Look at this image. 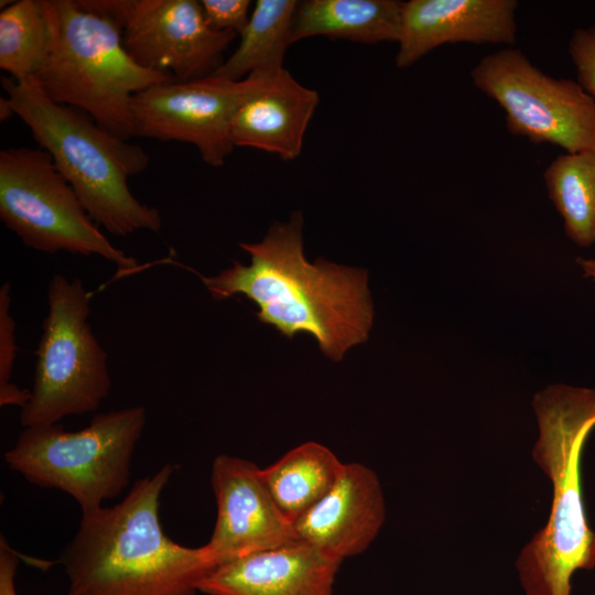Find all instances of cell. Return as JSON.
Listing matches in <instances>:
<instances>
[{
    "label": "cell",
    "instance_id": "6da1fadb",
    "mask_svg": "<svg viewBox=\"0 0 595 595\" xmlns=\"http://www.w3.org/2000/svg\"><path fill=\"white\" fill-rule=\"evenodd\" d=\"M302 225L300 213L289 223L273 224L260 242L239 244L251 257L248 266L234 261L219 274L201 279L215 300L241 294L259 307L261 323L289 338L310 334L326 356L340 360L368 338L374 317L368 274L321 258L309 262Z\"/></svg>",
    "mask_w": 595,
    "mask_h": 595
},
{
    "label": "cell",
    "instance_id": "7a4b0ae2",
    "mask_svg": "<svg viewBox=\"0 0 595 595\" xmlns=\"http://www.w3.org/2000/svg\"><path fill=\"white\" fill-rule=\"evenodd\" d=\"M174 473L165 464L137 480L118 504L82 512L61 555L67 595H197L215 567L204 545L170 539L160 522L162 493Z\"/></svg>",
    "mask_w": 595,
    "mask_h": 595
},
{
    "label": "cell",
    "instance_id": "3957f363",
    "mask_svg": "<svg viewBox=\"0 0 595 595\" xmlns=\"http://www.w3.org/2000/svg\"><path fill=\"white\" fill-rule=\"evenodd\" d=\"M539 435L532 450L551 480L553 498L545 526L516 561L526 595H571L577 570L595 567V533L584 508L581 458L595 428V390L551 385L533 399Z\"/></svg>",
    "mask_w": 595,
    "mask_h": 595
},
{
    "label": "cell",
    "instance_id": "277c9868",
    "mask_svg": "<svg viewBox=\"0 0 595 595\" xmlns=\"http://www.w3.org/2000/svg\"><path fill=\"white\" fill-rule=\"evenodd\" d=\"M8 99L39 148L53 159L90 218L119 237L159 232V210L141 203L128 178L149 165L145 151L99 127L87 113L46 96L34 77H1Z\"/></svg>",
    "mask_w": 595,
    "mask_h": 595
},
{
    "label": "cell",
    "instance_id": "5b68a950",
    "mask_svg": "<svg viewBox=\"0 0 595 595\" xmlns=\"http://www.w3.org/2000/svg\"><path fill=\"white\" fill-rule=\"evenodd\" d=\"M45 6L52 45L35 80L53 101L87 113L120 139L133 137L134 95L174 79L139 65L109 18L77 0H45Z\"/></svg>",
    "mask_w": 595,
    "mask_h": 595
},
{
    "label": "cell",
    "instance_id": "8992f818",
    "mask_svg": "<svg viewBox=\"0 0 595 595\" xmlns=\"http://www.w3.org/2000/svg\"><path fill=\"white\" fill-rule=\"evenodd\" d=\"M147 424L143 405L96 414L77 431L61 424L24 428L4 462L29 483L68 494L82 512L104 506L129 485L131 462Z\"/></svg>",
    "mask_w": 595,
    "mask_h": 595
},
{
    "label": "cell",
    "instance_id": "52a82bcc",
    "mask_svg": "<svg viewBox=\"0 0 595 595\" xmlns=\"http://www.w3.org/2000/svg\"><path fill=\"white\" fill-rule=\"evenodd\" d=\"M90 299L79 278L56 273L50 279L33 388L21 408L23 428L94 412L109 396L107 353L88 322Z\"/></svg>",
    "mask_w": 595,
    "mask_h": 595
},
{
    "label": "cell",
    "instance_id": "ba28073f",
    "mask_svg": "<svg viewBox=\"0 0 595 595\" xmlns=\"http://www.w3.org/2000/svg\"><path fill=\"white\" fill-rule=\"evenodd\" d=\"M0 219L33 250L98 256L112 262L119 274L138 268L133 257L99 230L41 148L10 147L0 152Z\"/></svg>",
    "mask_w": 595,
    "mask_h": 595
},
{
    "label": "cell",
    "instance_id": "9c48e42d",
    "mask_svg": "<svg viewBox=\"0 0 595 595\" xmlns=\"http://www.w3.org/2000/svg\"><path fill=\"white\" fill-rule=\"evenodd\" d=\"M470 77L505 110L511 134L567 153L595 148V99L578 83L544 74L517 48L486 55Z\"/></svg>",
    "mask_w": 595,
    "mask_h": 595
},
{
    "label": "cell",
    "instance_id": "30bf717a",
    "mask_svg": "<svg viewBox=\"0 0 595 595\" xmlns=\"http://www.w3.org/2000/svg\"><path fill=\"white\" fill-rule=\"evenodd\" d=\"M121 30L130 56L142 67L188 82L214 74L238 35L206 21L196 0H77Z\"/></svg>",
    "mask_w": 595,
    "mask_h": 595
},
{
    "label": "cell",
    "instance_id": "8fae6325",
    "mask_svg": "<svg viewBox=\"0 0 595 595\" xmlns=\"http://www.w3.org/2000/svg\"><path fill=\"white\" fill-rule=\"evenodd\" d=\"M258 80V73L241 80L212 74L142 90L132 99L134 136L191 143L207 165L223 166L235 149L231 121Z\"/></svg>",
    "mask_w": 595,
    "mask_h": 595
},
{
    "label": "cell",
    "instance_id": "7c38bea8",
    "mask_svg": "<svg viewBox=\"0 0 595 595\" xmlns=\"http://www.w3.org/2000/svg\"><path fill=\"white\" fill-rule=\"evenodd\" d=\"M216 520L204 548L214 566L300 541L250 461L218 455L212 466Z\"/></svg>",
    "mask_w": 595,
    "mask_h": 595
},
{
    "label": "cell",
    "instance_id": "4fadbf2b",
    "mask_svg": "<svg viewBox=\"0 0 595 595\" xmlns=\"http://www.w3.org/2000/svg\"><path fill=\"white\" fill-rule=\"evenodd\" d=\"M386 520L377 474L360 463H344L329 490L295 522L300 541L340 560L365 552Z\"/></svg>",
    "mask_w": 595,
    "mask_h": 595
},
{
    "label": "cell",
    "instance_id": "5bb4252c",
    "mask_svg": "<svg viewBox=\"0 0 595 595\" xmlns=\"http://www.w3.org/2000/svg\"><path fill=\"white\" fill-rule=\"evenodd\" d=\"M515 0H410L403 3L396 65L407 68L443 44H513Z\"/></svg>",
    "mask_w": 595,
    "mask_h": 595
},
{
    "label": "cell",
    "instance_id": "9a60e30c",
    "mask_svg": "<svg viewBox=\"0 0 595 595\" xmlns=\"http://www.w3.org/2000/svg\"><path fill=\"white\" fill-rule=\"evenodd\" d=\"M343 560L302 541L213 567L199 582L207 595H336Z\"/></svg>",
    "mask_w": 595,
    "mask_h": 595
},
{
    "label": "cell",
    "instance_id": "2e32d148",
    "mask_svg": "<svg viewBox=\"0 0 595 595\" xmlns=\"http://www.w3.org/2000/svg\"><path fill=\"white\" fill-rule=\"evenodd\" d=\"M258 74L256 88L231 121L232 144L273 153L284 161L295 160L318 105V94L301 85L285 68Z\"/></svg>",
    "mask_w": 595,
    "mask_h": 595
},
{
    "label": "cell",
    "instance_id": "e0dca14e",
    "mask_svg": "<svg viewBox=\"0 0 595 595\" xmlns=\"http://www.w3.org/2000/svg\"><path fill=\"white\" fill-rule=\"evenodd\" d=\"M402 1L306 0L299 2L292 43L324 35L360 43L399 42Z\"/></svg>",
    "mask_w": 595,
    "mask_h": 595
},
{
    "label": "cell",
    "instance_id": "ac0fdd59",
    "mask_svg": "<svg viewBox=\"0 0 595 595\" xmlns=\"http://www.w3.org/2000/svg\"><path fill=\"white\" fill-rule=\"evenodd\" d=\"M343 465L333 451L311 441L260 468V475L281 512L294 524L329 490Z\"/></svg>",
    "mask_w": 595,
    "mask_h": 595
},
{
    "label": "cell",
    "instance_id": "d6986e66",
    "mask_svg": "<svg viewBox=\"0 0 595 595\" xmlns=\"http://www.w3.org/2000/svg\"><path fill=\"white\" fill-rule=\"evenodd\" d=\"M298 6L295 0H258L239 34L237 48L214 75L241 80L253 73L271 74L284 68Z\"/></svg>",
    "mask_w": 595,
    "mask_h": 595
},
{
    "label": "cell",
    "instance_id": "ffe728a7",
    "mask_svg": "<svg viewBox=\"0 0 595 595\" xmlns=\"http://www.w3.org/2000/svg\"><path fill=\"white\" fill-rule=\"evenodd\" d=\"M543 176L567 237L581 247L595 244V148L558 156Z\"/></svg>",
    "mask_w": 595,
    "mask_h": 595
},
{
    "label": "cell",
    "instance_id": "44dd1931",
    "mask_svg": "<svg viewBox=\"0 0 595 595\" xmlns=\"http://www.w3.org/2000/svg\"><path fill=\"white\" fill-rule=\"evenodd\" d=\"M52 45L45 0L11 1L0 11V68L9 77H34Z\"/></svg>",
    "mask_w": 595,
    "mask_h": 595
},
{
    "label": "cell",
    "instance_id": "7402d4cb",
    "mask_svg": "<svg viewBox=\"0 0 595 595\" xmlns=\"http://www.w3.org/2000/svg\"><path fill=\"white\" fill-rule=\"evenodd\" d=\"M569 53L576 67L578 85L595 99V25L573 32Z\"/></svg>",
    "mask_w": 595,
    "mask_h": 595
},
{
    "label": "cell",
    "instance_id": "603a6c76",
    "mask_svg": "<svg viewBox=\"0 0 595 595\" xmlns=\"http://www.w3.org/2000/svg\"><path fill=\"white\" fill-rule=\"evenodd\" d=\"M201 6L207 23L218 31L240 34L250 19V0H202Z\"/></svg>",
    "mask_w": 595,
    "mask_h": 595
},
{
    "label": "cell",
    "instance_id": "cb8c5ba5",
    "mask_svg": "<svg viewBox=\"0 0 595 595\" xmlns=\"http://www.w3.org/2000/svg\"><path fill=\"white\" fill-rule=\"evenodd\" d=\"M10 284L0 288V388L9 385L17 356L15 322L10 312Z\"/></svg>",
    "mask_w": 595,
    "mask_h": 595
},
{
    "label": "cell",
    "instance_id": "d4e9b609",
    "mask_svg": "<svg viewBox=\"0 0 595 595\" xmlns=\"http://www.w3.org/2000/svg\"><path fill=\"white\" fill-rule=\"evenodd\" d=\"M19 559L7 540L0 539V595H18L15 575Z\"/></svg>",
    "mask_w": 595,
    "mask_h": 595
},
{
    "label": "cell",
    "instance_id": "484cf974",
    "mask_svg": "<svg viewBox=\"0 0 595 595\" xmlns=\"http://www.w3.org/2000/svg\"><path fill=\"white\" fill-rule=\"evenodd\" d=\"M577 263L581 266L584 275L595 281V257L589 259L578 258Z\"/></svg>",
    "mask_w": 595,
    "mask_h": 595
},
{
    "label": "cell",
    "instance_id": "4316f807",
    "mask_svg": "<svg viewBox=\"0 0 595 595\" xmlns=\"http://www.w3.org/2000/svg\"><path fill=\"white\" fill-rule=\"evenodd\" d=\"M14 113L13 108L8 98H0V120L4 121L12 117Z\"/></svg>",
    "mask_w": 595,
    "mask_h": 595
}]
</instances>
